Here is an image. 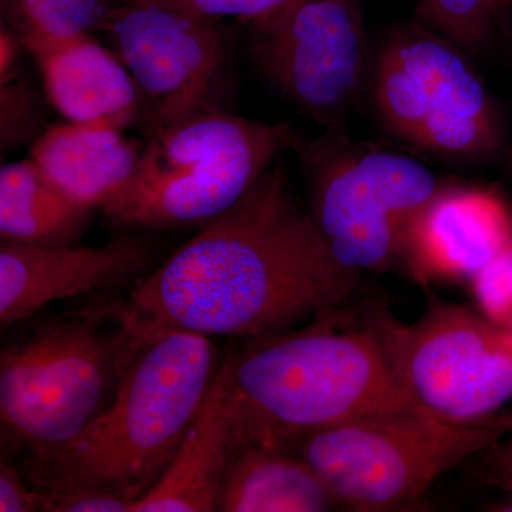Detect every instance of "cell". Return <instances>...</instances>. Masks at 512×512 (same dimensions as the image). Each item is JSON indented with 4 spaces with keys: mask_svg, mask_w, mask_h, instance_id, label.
Returning a JSON list of instances; mask_svg holds the SVG:
<instances>
[{
    "mask_svg": "<svg viewBox=\"0 0 512 512\" xmlns=\"http://www.w3.org/2000/svg\"><path fill=\"white\" fill-rule=\"evenodd\" d=\"M144 144L116 128L66 121L46 128L30 158L72 200L103 212L126 192Z\"/></svg>",
    "mask_w": 512,
    "mask_h": 512,
    "instance_id": "obj_16",
    "label": "cell"
},
{
    "mask_svg": "<svg viewBox=\"0 0 512 512\" xmlns=\"http://www.w3.org/2000/svg\"><path fill=\"white\" fill-rule=\"evenodd\" d=\"M147 2L163 3V5L173 6L192 15L218 20V22L235 19L238 22L247 23L295 0H147Z\"/></svg>",
    "mask_w": 512,
    "mask_h": 512,
    "instance_id": "obj_24",
    "label": "cell"
},
{
    "mask_svg": "<svg viewBox=\"0 0 512 512\" xmlns=\"http://www.w3.org/2000/svg\"><path fill=\"white\" fill-rule=\"evenodd\" d=\"M338 508L318 474L284 448L245 444L232 458L221 512H322Z\"/></svg>",
    "mask_w": 512,
    "mask_h": 512,
    "instance_id": "obj_17",
    "label": "cell"
},
{
    "mask_svg": "<svg viewBox=\"0 0 512 512\" xmlns=\"http://www.w3.org/2000/svg\"><path fill=\"white\" fill-rule=\"evenodd\" d=\"M99 36L136 84L144 140L198 114L229 111L235 74L224 22L163 3L117 0Z\"/></svg>",
    "mask_w": 512,
    "mask_h": 512,
    "instance_id": "obj_9",
    "label": "cell"
},
{
    "mask_svg": "<svg viewBox=\"0 0 512 512\" xmlns=\"http://www.w3.org/2000/svg\"><path fill=\"white\" fill-rule=\"evenodd\" d=\"M242 447L234 407L218 369L200 412L163 476L133 512H214L232 458Z\"/></svg>",
    "mask_w": 512,
    "mask_h": 512,
    "instance_id": "obj_15",
    "label": "cell"
},
{
    "mask_svg": "<svg viewBox=\"0 0 512 512\" xmlns=\"http://www.w3.org/2000/svg\"><path fill=\"white\" fill-rule=\"evenodd\" d=\"M35 490L42 512H133L134 507V501L104 491Z\"/></svg>",
    "mask_w": 512,
    "mask_h": 512,
    "instance_id": "obj_23",
    "label": "cell"
},
{
    "mask_svg": "<svg viewBox=\"0 0 512 512\" xmlns=\"http://www.w3.org/2000/svg\"><path fill=\"white\" fill-rule=\"evenodd\" d=\"M396 375L414 407L451 423L488 419L512 399V332L456 303L412 325L386 322Z\"/></svg>",
    "mask_w": 512,
    "mask_h": 512,
    "instance_id": "obj_11",
    "label": "cell"
},
{
    "mask_svg": "<svg viewBox=\"0 0 512 512\" xmlns=\"http://www.w3.org/2000/svg\"><path fill=\"white\" fill-rule=\"evenodd\" d=\"M478 301L494 322L512 315V244L473 279Z\"/></svg>",
    "mask_w": 512,
    "mask_h": 512,
    "instance_id": "obj_22",
    "label": "cell"
},
{
    "mask_svg": "<svg viewBox=\"0 0 512 512\" xmlns=\"http://www.w3.org/2000/svg\"><path fill=\"white\" fill-rule=\"evenodd\" d=\"M46 104L23 73L0 82V154L32 146L47 127Z\"/></svg>",
    "mask_w": 512,
    "mask_h": 512,
    "instance_id": "obj_21",
    "label": "cell"
},
{
    "mask_svg": "<svg viewBox=\"0 0 512 512\" xmlns=\"http://www.w3.org/2000/svg\"><path fill=\"white\" fill-rule=\"evenodd\" d=\"M511 244L512 215L503 198L448 183L417 221L406 262L427 281H473Z\"/></svg>",
    "mask_w": 512,
    "mask_h": 512,
    "instance_id": "obj_13",
    "label": "cell"
},
{
    "mask_svg": "<svg viewBox=\"0 0 512 512\" xmlns=\"http://www.w3.org/2000/svg\"><path fill=\"white\" fill-rule=\"evenodd\" d=\"M308 210L336 261L350 271L406 262L413 229L448 183L416 158L349 136L346 128L292 146Z\"/></svg>",
    "mask_w": 512,
    "mask_h": 512,
    "instance_id": "obj_4",
    "label": "cell"
},
{
    "mask_svg": "<svg viewBox=\"0 0 512 512\" xmlns=\"http://www.w3.org/2000/svg\"><path fill=\"white\" fill-rule=\"evenodd\" d=\"M296 137L289 124L231 111L190 117L146 140L133 180L103 215L138 231L202 227L234 207Z\"/></svg>",
    "mask_w": 512,
    "mask_h": 512,
    "instance_id": "obj_5",
    "label": "cell"
},
{
    "mask_svg": "<svg viewBox=\"0 0 512 512\" xmlns=\"http://www.w3.org/2000/svg\"><path fill=\"white\" fill-rule=\"evenodd\" d=\"M245 26L249 59L268 86L325 130L346 128L372 70L362 0H295Z\"/></svg>",
    "mask_w": 512,
    "mask_h": 512,
    "instance_id": "obj_10",
    "label": "cell"
},
{
    "mask_svg": "<svg viewBox=\"0 0 512 512\" xmlns=\"http://www.w3.org/2000/svg\"><path fill=\"white\" fill-rule=\"evenodd\" d=\"M503 424L451 423L420 410L353 417L296 440L286 450L303 458L338 508L407 510L441 476L493 446Z\"/></svg>",
    "mask_w": 512,
    "mask_h": 512,
    "instance_id": "obj_7",
    "label": "cell"
},
{
    "mask_svg": "<svg viewBox=\"0 0 512 512\" xmlns=\"http://www.w3.org/2000/svg\"><path fill=\"white\" fill-rule=\"evenodd\" d=\"M360 276L336 261L278 158L114 306L143 338L175 329L254 339L340 311Z\"/></svg>",
    "mask_w": 512,
    "mask_h": 512,
    "instance_id": "obj_1",
    "label": "cell"
},
{
    "mask_svg": "<svg viewBox=\"0 0 512 512\" xmlns=\"http://www.w3.org/2000/svg\"><path fill=\"white\" fill-rule=\"evenodd\" d=\"M366 94L386 131L430 156L481 163L503 148L500 110L471 57L417 20L373 52Z\"/></svg>",
    "mask_w": 512,
    "mask_h": 512,
    "instance_id": "obj_8",
    "label": "cell"
},
{
    "mask_svg": "<svg viewBox=\"0 0 512 512\" xmlns=\"http://www.w3.org/2000/svg\"><path fill=\"white\" fill-rule=\"evenodd\" d=\"M96 211L57 188L32 158L0 170V239L22 247L74 245Z\"/></svg>",
    "mask_w": 512,
    "mask_h": 512,
    "instance_id": "obj_18",
    "label": "cell"
},
{
    "mask_svg": "<svg viewBox=\"0 0 512 512\" xmlns=\"http://www.w3.org/2000/svg\"><path fill=\"white\" fill-rule=\"evenodd\" d=\"M117 0H2V22L32 55L69 37L99 36L101 23Z\"/></svg>",
    "mask_w": 512,
    "mask_h": 512,
    "instance_id": "obj_19",
    "label": "cell"
},
{
    "mask_svg": "<svg viewBox=\"0 0 512 512\" xmlns=\"http://www.w3.org/2000/svg\"><path fill=\"white\" fill-rule=\"evenodd\" d=\"M490 461L491 480L512 493V440L498 447Z\"/></svg>",
    "mask_w": 512,
    "mask_h": 512,
    "instance_id": "obj_27",
    "label": "cell"
},
{
    "mask_svg": "<svg viewBox=\"0 0 512 512\" xmlns=\"http://www.w3.org/2000/svg\"><path fill=\"white\" fill-rule=\"evenodd\" d=\"M146 237L121 235L103 247H0V325L10 328L57 301L106 291L146 276L153 265Z\"/></svg>",
    "mask_w": 512,
    "mask_h": 512,
    "instance_id": "obj_12",
    "label": "cell"
},
{
    "mask_svg": "<svg viewBox=\"0 0 512 512\" xmlns=\"http://www.w3.org/2000/svg\"><path fill=\"white\" fill-rule=\"evenodd\" d=\"M46 99L70 123L140 128L143 107L130 73L96 35L49 43L32 53Z\"/></svg>",
    "mask_w": 512,
    "mask_h": 512,
    "instance_id": "obj_14",
    "label": "cell"
},
{
    "mask_svg": "<svg viewBox=\"0 0 512 512\" xmlns=\"http://www.w3.org/2000/svg\"><path fill=\"white\" fill-rule=\"evenodd\" d=\"M0 511H37L35 488L19 473L18 468L10 466L3 457L0 463Z\"/></svg>",
    "mask_w": 512,
    "mask_h": 512,
    "instance_id": "obj_25",
    "label": "cell"
},
{
    "mask_svg": "<svg viewBox=\"0 0 512 512\" xmlns=\"http://www.w3.org/2000/svg\"><path fill=\"white\" fill-rule=\"evenodd\" d=\"M208 336L167 329L144 338L113 399L73 440L29 453L37 490H94L136 501L157 483L200 412L221 365Z\"/></svg>",
    "mask_w": 512,
    "mask_h": 512,
    "instance_id": "obj_3",
    "label": "cell"
},
{
    "mask_svg": "<svg viewBox=\"0 0 512 512\" xmlns=\"http://www.w3.org/2000/svg\"><path fill=\"white\" fill-rule=\"evenodd\" d=\"M512 0H417L416 20L471 59L490 52L510 29Z\"/></svg>",
    "mask_w": 512,
    "mask_h": 512,
    "instance_id": "obj_20",
    "label": "cell"
},
{
    "mask_svg": "<svg viewBox=\"0 0 512 512\" xmlns=\"http://www.w3.org/2000/svg\"><path fill=\"white\" fill-rule=\"evenodd\" d=\"M505 325H507L508 329H510L512 332V315L510 316V319L507 320V323H505Z\"/></svg>",
    "mask_w": 512,
    "mask_h": 512,
    "instance_id": "obj_28",
    "label": "cell"
},
{
    "mask_svg": "<svg viewBox=\"0 0 512 512\" xmlns=\"http://www.w3.org/2000/svg\"><path fill=\"white\" fill-rule=\"evenodd\" d=\"M110 313L107 306L53 320L2 350L3 436L29 453L52 450L79 436L106 409L144 340L119 313L109 329L104 322Z\"/></svg>",
    "mask_w": 512,
    "mask_h": 512,
    "instance_id": "obj_6",
    "label": "cell"
},
{
    "mask_svg": "<svg viewBox=\"0 0 512 512\" xmlns=\"http://www.w3.org/2000/svg\"><path fill=\"white\" fill-rule=\"evenodd\" d=\"M25 49L22 40L12 29L2 22L0 26V82L12 79L22 73L20 60Z\"/></svg>",
    "mask_w": 512,
    "mask_h": 512,
    "instance_id": "obj_26",
    "label": "cell"
},
{
    "mask_svg": "<svg viewBox=\"0 0 512 512\" xmlns=\"http://www.w3.org/2000/svg\"><path fill=\"white\" fill-rule=\"evenodd\" d=\"M342 311L228 350L220 370L242 446L286 450L353 417L416 409L394 370L386 322L348 325Z\"/></svg>",
    "mask_w": 512,
    "mask_h": 512,
    "instance_id": "obj_2",
    "label": "cell"
}]
</instances>
